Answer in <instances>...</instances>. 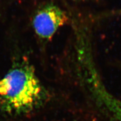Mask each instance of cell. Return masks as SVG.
<instances>
[{"label": "cell", "mask_w": 121, "mask_h": 121, "mask_svg": "<svg viewBox=\"0 0 121 121\" xmlns=\"http://www.w3.org/2000/svg\"><path fill=\"white\" fill-rule=\"evenodd\" d=\"M45 90L27 61L17 62L0 80V106L4 112L21 114L42 103Z\"/></svg>", "instance_id": "1"}, {"label": "cell", "mask_w": 121, "mask_h": 121, "mask_svg": "<svg viewBox=\"0 0 121 121\" xmlns=\"http://www.w3.org/2000/svg\"><path fill=\"white\" fill-rule=\"evenodd\" d=\"M69 20L67 13L54 4H47L38 10L33 20V28L38 36L48 40Z\"/></svg>", "instance_id": "2"}, {"label": "cell", "mask_w": 121, "mask_h": 121, "mask_svg": "<svg viewBox=\"0 0 121 121\" xmlns=\"http://www.w3.org/2000/svg\"><path fill=\"white\" fill-rule=\"evenodd\" d=\"M84 76L98 102L116 121H121V100L108 92L99 77L94 65L83 71Z\"/></svg>", "instance_id": "3"}]
</instances>
